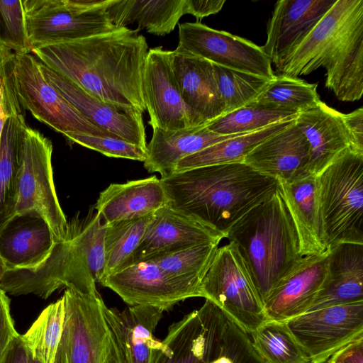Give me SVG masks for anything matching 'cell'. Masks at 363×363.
<instances>
[{"instance_id":"6da1fadb","label":"cell","mask_w":363,"mask_h":363,"mask_svg":"<svg viewBox=\"0 0 363 363\" xmlns=\"http://www.w3.org/2000/svg\"><path fill=\"white\" fill-rule=\"evenodd\" d=\"M128 27L32 50L35 57L100 101L143 113V77L148 45Z\"/></svg>"},{"instance_id":"7a4b0ae2","label":"cell","mask_w":363,"mask_h":363,"mask_svg":"<svg viewBox=\"0 0 363 363\" xmlns=\"http://www.w3.org/2000/svg\"><path fill=\"white\" fill-rule=\"evenodd\" d=\"M160 179L169 206L225 238L236 222L278 186L277 179L243 162L196 167Z\"/></svg>"},{"instance_id":"3957f363","label":"cell","mask_w":363,"mask_h":363,"mask_svg":"<svg viewBox=\"0 0 363 363\" xmlns=\"http://www.w3.org/2000/svg\"><path fill=\"white\" fill-rule=\"evenodd\" d=\"M325 69L326 88L342 101L363 94V0H336L306 38L277 68L297 78Z\"/></svg>"},{"instance_id":"277c9868","label":"cell","mask_w":363,"mask_h":363,"mask_svg":"<svg viewBox=\"0 0 363 363\" xmlns=\"http://www.w3.org/2000/svg\"><path fill=\"white\" fill-rule=\"evenodd\" d=\"M106 223L92 207L67 221L65 236L55 240L45 258L32 267L8 269L0 287L13 296L34 294L46 299L60 289L96 291L105 268Z\"/></svg>"},{"instance_id":"5b68a950","label":"cell","mask_w":363,"mask_h":363,"mask_svg":"<svg viewBox=\"0 0 363 363\" xmlns=\"http://www.w3.org/2000/svg\"><path fill=\"white\" fill-rule=\"evenodd\" d=\"M264 303L303 256L296 229L279 187L229 230Z\"/></svg>"},{"instance_id":"8992f818","label":"cell","mask_w":363,"mask_h":363,"mask_svg":"<svg viewBox=\"0 0 363 363\" xmlns=\"http://www.w3.org/2000/svg\"><path fill=\"white\" fill-rule=\"evenodd\" d=\"M318 179L327 249L342 242L363 244V153L347 147Z\"/></svg>"},{"instance_id":"52a82bcc","label":"cell","mask_w":363,"mask_h":363,"mask_svg":"<svg viewBox=\"0 0 363 363\" xmlns=\"http://www.w3.org/2000/svg\"><path fill=\"white\" fill-rule=\"evenodd\" d=\"M65 318L55 363H123L98 291L65 289Z\"/></svg>"},{"instance_id":"ba28073f","label":"cell","mask_w":363,"mask_h":363,"mask_svg":"<svg viewBox=\"0 0 363 363\" xmlns=\"http://www.w3.org/2000/svg\"><path fill=\"white\" fill-rule=\"evenodd\" d=\"M112 0H22L32 50L117 29L107 12Z\"/></svg>"},{"instance_id":"9c48e42d","label":"cell","mask_w":363,"mask_h":363,"mask_svg":"<svg viewBox=\"0 0 363 363\" xmlns=\"http://www.w3.org/2000/svg\"><path fill=\"white\" fill-rule=\"evenodd\" d=\"M52 154V141L28 126L19 154L13 216L24 213L40 216L55 241L65 236L67 220L55 187Z\"/></svg>"},{"instance_id":"30bf717a","label":"cell","mask_w":363,"mask_h":363,"mask_svg":"<svg viewBox=\"0 0 363 363\" xmlns=\"http://www.w3.org/2000/svg\"><path fill=\"white\" fill-rule=\"evenodd\" d=\"M201 291L249 335L267 319L249 267L232 241L217 249Z\"/></svg>"},{"instance_id":"8fae6325","label":"cell","mask_w":363,"mask_h":363,"mask_svg":"<svg viewBox=\"0 0 363 363\" xmlns=\"http://www.w3.org/2000/svg\"><path fill=\"white\" fill-rule=\"evenodd\" d=\"M11 74L14 91L23 108L55 131L63 135L83 133L115 136L90 122L47 82L40 69L39 60L31 53L11 52Z\"/></svg>"},{"instance_id":"7c38bea8","label":"cell","mask_w":363,"mask_h":363,"mask_svg":"<svg viewBox=\"0 0 363 363\" xmlns=\"http://www.w3.org/2000/svg\"><path fill=\"white\" fill-rule=\"evenodd\" d=\"M286 322L310 363H325L340 348L363 337V301L308 311Z\"/></svg>"},{"instance_id":"4fadbf2b","label":"cell","mask_w":363,"mask_h":363,"mask_svg":"<svg viewBox=\"0 0 363 363\" xmlns=\"http://www.w3.org/2000/svg\"><path fill=\"white\" fill-rule=\"evenodd\" d=\"M179 45L192 54L232 69L272 79V62L261 46L201 23H179Z\"/></svg>"},{"instance_id":"5bb4252c","label":"cell","mask_w":363,"mask_h":363,"mask_svg":"<svg viewBox=\"0 0 363 363\" xmlns=\"http://www.w3.org/2000/svg\"><path fill=\"white\" fill-rule=\"evenodd\" d=\"M226 315L212 301L172 323L155 363H209L221 336Z\"/></svg>"},{"instance_id":"9a60e30c","label":"cell","mask_w":363,"mask_h":363,"mask_svg":"<svg viewBox=\"0 0 363 363\" xmlns=\"http://www.w3.org/2000/svg\"><path fill=\"white\" fill-rule=\"evenodd\" d=\"M130 306H147L168 311L175 304L199 294L172 277L157 264L141 262L108 275L99 282Z\"/></svg>"},{"instance_id":"2e32d148","label":"cell","mask_w":363,"mask_h":363,"mask_svg":"<svg viewBox=\"0 0 363 363\" xmlns=\"http://www.w3.org/2000/svg\"><path fill=\"white\" fill-rule=\"evenodd\" d=\"M143 98L152 128H193L171 66V50L162 46L148 50L143 77Z\"/></svg>"},{"instance_id":"e0dca14e","label":"cell","mask_w":363,"mask_h":363,"mask_svg":"<svg viewBox=\"0 0 363 363\" xmlns=\"http://www.w3.org/2000/svg\"><path fill=\"white\" fill-rule=\"evenodd\" d=\"M40 69L46 82L90 122L115 136L146 150L143 113L137 111L123 110L100 101L40 62Z\"/></svg>"},{"instance_id":"ac0fdd59","label":"cell","mask_w":363,"mask_h":363,"mask_svg":"<svg viewBox=\"0 0 363 363\" xmlns=\"http://www.w3.org/2000/svg\"><path fill=\"white\" fill-rule=\"evenodd\" d=\"M223 238L222 233L165 204L153 213L129 265L195 245L220 243Z\"/></svg>"},{"instance_id":"d6986e66","label":"cell","mask_w":363,"mask_h":363,"mask_svg":"<svg viewBox=\"0 0 363 363\" xmlns=\"http://www.w3.org/2000/svg\"><path fill=\"white\" fill-rule=\"evenodd\" d=\"M171 66L194 127L206 125L223 115L211 62L178 45L171 50Z\"/></svg>"},{"instance_id":"ffe728a7","label":"cell","mask_w":363,"mask_h":363,"mask_svg":"<svg viewBox=\"0 0 363 363\" xmlns=\"http://www.w3.org/2000/svg\"><path fill=\"white\" fill-rule=\"evenodd\" d=\"M336 0H279L268 21L263 52L279 67Z\"/></svg>"},{"instance_id":"44dd1931","label":"cell","mask_w":363,"mask_h":363,"mask_svg":"<svg viewBox=\"0 0 363 363\" xmlns=\"http://www.w3.org/2000/svg\"><path fill=\"white\" fill-rule=\"evenodd\" d=\"M329 250L303 257L264 302L267 319L287 321L307 312L328 276Z\"/></svg>"},{"instance_id":"7402d4cb","label":"cell","mask_w":363,"mask_h":363,"mask_svg":"<svg viewBox=\"0 0 363 363\" xmlns=\"http://www.w3.org/2000/svg\"><path fill=\"white\" fill-rule=\"evenodd\" d=\"M309 144L296 121L256 146L243 162L259 173L289 181L308 174Z\"/></svg>"},{"instance_id":"603a6c76","label":"cell","mask_w":363,"mask_h":363,"mask_svg":"<svg viewBox=\"0 0 363 363\" xmlns=\"http://www.w3.org/2000/svg\"><path fill=\"white\" fill-rule=\"evenodd\" d=\"M296 123L309 144L308 174L318 175L350 147L342 113L328 106L321 100L315 106L300 112Z\"/></svg>"},{"instance_id":"cb8c5ba5","label":"cell","mask_w":363,"mask_h":363,"mask_svg":"<svg viewBox=\"0 0 363 363\" xmlns=\"http://www.w3.org/2000/svg\"><path fill=\"white\" fill-rule=\"evenodd\" d=\"M163 312L160 308L147 306H129L121 311L108 308V316L123 363H155L163 346L162 341L154 335Z\"/></svg>"},{"instance_id":"d4e9b609","label":"cell","mask_w":363,"mask_h":363,"mask_svg":"<svg viewBox=\"0 0 363 363\" xmlns=\"http://www.w3.org/2000/svg\"><path fill=\"white\" fill-rule=\"evenodd\" d=\"M277 181L296 229L302 255L323 254L328 249L322 231L318 175L309 174L292 180Z\"/></svg>"},{"instance_id":"484cf974","label":"cell","mask_w":363,"mask_h":363,"mask_svg":"<svg viewBox=\"0 0 363 363\" xmlns=\"http://www.w3.org/2000/svg\"><path fill=\"white\" fill-rule=\"evenodd\" d=\"M328 250V276L308 311L363 301V244L342 242Z\"/></svg>"},{"instance_id":"4316f807","label":"cell","mask_w":363,"mask_h":363,"mask_svg":"<svg viewBox=\"0 0 363 363\" xmlns=\"http://www.w3.org/2000/svg\"><path fill=\"white\" fill-rule=\"evenodd\" d=\"M54 242L52 233L40 216L16 215L0 232V255L8 269L32 267L45 258Z\"/></svg>"},{"instance_id":"83f0119b","label":"cell","mask_w":363,"mask_h":363,"mask_svg":"<svg viewBox=\"0 0 363 363\" xmlns=\"http://www.w3.org/2000/svg\"><path fill=\"white\" fill-rule=\"evenodd\" d=\"M165 204L160 179L153 175L111 184L100 193L94 208L106 223H110L153 214Z\"/></svg>"},{"instance_id":"f1b7e54d","label":"cell","mask_w":363,"mask_h":363,"mask_svg":"<svg viewBox=\"0 0 363 363\" xmlns=\"http://www.w3.org/2000/svg\"><path fill=\"white\" fill-rule=\"evenodd\" d=\"M237 135H219L209 130L206 125L179 130L152 128L144 167L150 173L168 176L183 158Z\"/></svg>"},{"instance_id":"f546056e","label":"cell","mask_w":363,"mask_h":363,"mask_svg":"<svg viewBox=\"0 0 363 363\" xmlns=\"http://www.w3.org/2000/svg\"><path fill=\"white\" fill-rule=\"evenodd\" d=\"M118 27L136 24L138 30L163 36L170 33L186 14V0H112L107 8Z\"/></svg>"},{"instance_id":"4dcf8cb0","label":"cell","mask_w":363,"mask_h":363,"mask_svg":"<svg viewBox=\"0 0 363 363\" xmlns=\"http://www.w3.org/2000/svg\"><path fill=\"white\" fill-rule=\"evenodd\" d=\"M27 125L25 116L7 118L0 138V232L13 217L19 154Z\"/></svg>"},{"instance_id":"1f68e13d","label":"cell","mask_w":363,"mask_h":363,"mask_svg":"<svg viewBox=\"0 0 363 363\" xmlns=\"http://www.w3.org/2000/svg\"><path fill=\"white\" fill-rule=\"evenodd\" d=\"M296 119L273 124L252 133L239 134L214 144L181 160L173 173L204 166L242 162L256 146L289 126Z\"/></svg>"},{"instance_id":"d6a6232c","label":"cell","mask_w":363,"mask_h":363,"mask_svg":"<svg viewBox=\"0 0 363 363\" xmlns=\"http://www.w3.org/2000/svg\"><path fill=\"white\" fill-rule=\"evenodd\" d=\"M250 335L257 354L264 363H310L286 321L267 319Z\"/></svg>"},{"instance_id":"836d02e7","label":"cell","mask_w":363,"mask_h":363,"mask_svg":"<svg viewBox=\"0 0 363 363\" xmlns=\"http://www.w3.org/2000/svg\"><path fill=\"white\" fill-rule=\"evenodd\" d=\"M219 243H207L156 256L150 262L202 297L201 284L218 248Z\"/></svg>"},{"instance_id":"e575fe53","label":"cell","mask_w":363,"mask_h":363,"mask_svg":"<svg viewBox=\"0 0 363 363\" xmlns=\"http://www.w3.org/2000/svg\"><path fill=\"white\" fill-rule=\"evenodd\" d=\"M152 216L106 223L105 268L102 279L130 264Z\"/></svg>"},{"instance_id":"d590c367","label":"cell","mask_w":363,"mask_h":363,"mask_svg":"<svg viewBox=\"0 0 363 363\" xmlns=\"http://www.w3.org/2000/svg\"><path fill=\"white\" fill-rule=\"evenodd\" d=\"M65 306L63 296L48 305L21 338L29 354L40 363H55L63 331Z\"/></svg>"},{"instance_id":"8d00e7d4","label":"cell","mask_w":363,"mask_h":363,"mask_svg":"<svg viewBox=\"0 0 363 363\" xmlns=\"http://www.w3.org/2000/svg\"><path fill=\"white\" fill-rule=\"evenodd\" d=\"M317 87L318 84L276 75L250 104L300 113L315 106L320 101Z\"/></svg>"},{"instance_id":"74e56055","label":"cell","mask_w":363,"mask_h":363,"mask_svg":"<svg viewBox=\"0 0 363 363\" xmlns=\"http://www.w3.org/2000/svg\"><path fill=\"white\" fill-rule=\"evenodd\" d=\"M299 113L248 104L223 115L206 128L223 135L252 133L282 121L296 119Z\"/></svg>"},{"instance_id":"f35d334b","label":"cell","mask_w":363,"mask_h":363,"mask_svg":"<svg viewBox=\"0 0 363 363\" xmlns=\"http://www.w3.org/2000/svg\"><path fill=\"white\" fill-rule=\"evenodd\" d=\"M213 67L223 103V115L252 103L272 80L213 63Z\"/></svg>"},{"instance_id":"ab89813d","label":"cell","mask_w":363,"mask_h":363,"mask_svg":"<svg viewBox=\"0 0 363 363\" xmlns=\"http://www.w3.org/2000/svg\"><path fill=\"white\" fill-rule=\"evenodd\" d=\"M209 363H264L250 337L226 315L224 329Z\"/></svg>"},{"instance_id":"60d3db41","label":"cell","mask_w":363,"mask_h":363,"mask_svg":"<svg viewBox=\"0 0 363 363\" xmlns=\"http://www.w3.org/2000/svg\"><path fill=\"white\" fill-rule=\"evenodd\" d=\"M0 48L16 53H31L22 0H0Z\"/></svg>"},{"instance_id":"b9f144b4","label":"cell","mask_w":363,"mask_h":363,"mask_svg":"<svg viewBox=\"0 0 363 363\" xmlns=\"http://www.w3.org/2000/svg\"><path fill=\"white\" fill-rule=\"evenodd\" d=\"M67 141L94 150L104 155L144 162L147 150L116 136L93 135L70 133L64 135Z\"/></svg>"},{"instance_id":"7bdbcfd3","label":"cell","mask_w":363,"mask_h":363,"mask_svg":"<svg viewBox=\"0 0 363 363\" xmlns=\"http://www.w3.org/2000/svg\"><path fill=\"white\" fill-rule=\"evenodd\" d=\"M18 335L10 312V299L0 287V357Z\"/></svg>"},{"instance_id":"ee69618b","label":"cell","mask_w":363,"mask_h":363,"mask_svg":"<svg viewBox=\"0 0 363 363\" xmlns=\"http://www.w3.org/2000/svg\"><path fill=\"white\" fill-rule=\"evenodd\" d=\"M342 118L350 139V148L363 153V108L360 107L349 113H342Z\"/></svg>"},{"instance_id":"f6af8a7d","label":"cell","mask_w":363,"mask_h":363,"mask_svg":"<svg viewBox=\"0 0 363 363\" xmlns=\"http://www.w3.org/2000/svg\"><path fill=\"white\" fill-rule=\"evenodd\" d=\"M225 0H186V13L194 16L197 23L210 15L218 13Z\"/></svg>"},{"instance_id":"bcb514c9","label":"cell","mask_w":363,"mask_h":363,"mask_svg":"<svg viewBox=\"0 0 363 363\" xmlns=\"http://www.w3.org/2000/svg\"><path fill=\"white\" fill-rule=\"evenodd\" d=\"M328 360L335 363H363V337L342 347Z\"/></svg>"},{"instance_id":"7dc6e473","label":"cell","mask_w":363,"mask_h":363,"mask_svg":"<svg viewBox=\"0 0 363 363\" xmlns=\"http://www.w3.org/2000/svg\"><path fill=\"white\" fill-rule=\"evenodd\" d=\"M27 348L19 334L0 357V363H28Z\"/></svg>"},{"instance_id":"c3c4849f","label":"cell","mask_w":363,"mask_h":363,"mask_svg":"<svg viewBox=\"0 0 363 363\" xmlns=\"http://www.w3.org/2000/svg\"><path fill=\"white\" fill-rule=\"evenodd\" d=\"M7 118H8V116L5 113L3 106H2L1 93V86H0V138H1L2 129L4 127V123H5L6 120L7 119Z\"/></svg>"},{"instance_id":"681fc988","label":"cell","mask_w":363,"mask_h":363,"mask_svg":"<svg viewBox=\"0 0 363 363\" xmlns=\"http://www.w3.org/2000/svg\"><path fill=\"white\" fill-rule=\"evenodd\" d=\"M7 269L8 268L6 267V264L3 258L1 257V256L0 255V282L2 280Z\"/></svg>"},{"instance_id":"f907efd6","label":"cell","mask_w":363,"mask_h":363,"mask_svg":"<svg viewBox=\"0 0 363 363\" xmlns=\"http://www.w3.org/2000/svg\"><path fill=\"white\" fill-rule=\"evenodd\" d=\"M28 363H40L37 359L33 358L28 352Z\"/></svg>"},{"instance_id":"816d5d0a","label":"cell","mask_w":363,"mask_h":363,"mask_svg":"<svg viewBox=\"0 0 363 363\" xmlns=\"http://www.w3.org/2000/svg\"><path fill=\"white\" fill-rule=\"evenodd\" d=\"M325 363H335V362L328 360Z\"/></svg>"}]
</instances>
